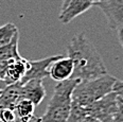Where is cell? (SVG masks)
<instances>
[{"label":"cell","mask_w":123,"mask_h":122,"mask_svg":"<svg viewBox=\"0 0 123 122\" xmlns=\"http://www.w3.org/2000/svg\"><path fill=\"white\" fill-rule=\"evenodd\" d=\"M67 54L74 66L71 79L88 81L107 74L101 54L84 33L72 36L67 46Z\"/></svg>","instance_id":"obj_1"},{"label":"cell","mask_w":123,"mask_h":122,"mask_svg":"<svg viewBox=\"0 0 123 122\" xmlns=\"http://www.w3.org/2000/svg\"><path fill=\"white\" fill-rule=\"evenodd\" d=\"M81 82L78 79L58 82L54 87L45 114L34 117V122H66L72 104V93L75 86Z\"/></svg>","instance_id":"obj_2"},{"label":"cell","mask_w":123,"mask_h":122,"mask_svg":"<svg viewBox=\"0 0 123 122\" xmlns=\"http://www.w3.org/2000/svg\"><path fill=\"white\" fill-rule=\"evenodd\" d=\"M117 79L111 74H104L93 80L81 81L72 93V103L82 107L90 105L112 91Z\"/></svg>","instance_id":"obj_3"},{"label":"cell","mask_w":123,"mask_h":122,"mask_svg":"<svg viewBox=\"0 0 123 122\" xmlns=\"http://www.w3.org/2000/svg\"><path fill=\"white\" fill-rule=\"evenodd\" d=\"M87 115L101 122H114L118 109V96L116 92L104 96L100 100L85 107Z\"/></svg>","instance_id":"obj_4"},{"label":"cell","mask_w":123,"mask_h":122,"mask_svg":"<svg viewBox=\"0 0 123 122\" xmlns=\"http://www.w3.org/2000/svg\"><path fill=\"white\" fill-rule=\"evenodd\" d=\"M96 6L103 12L111 30L123 29V0H102Z\"/></svg>","instance_id":"obj_5"},{"label":"cell","mask_w":123,"mask_h":122,"mask_svg":"<svg viewBox=\"0 0 123 122\" xmlns=\"http://www.w3.org/2000/svg\"><path fill=\"white\" fill-rule=\"evenodd\" d=\"M62 56L63 55H52L40 60L29 61V68L20 84H24L30 80H43L45 78L49 77V68L51 64Z\"/></svg>","instance_id":"obj_6"},{"label":"cell","mask_w":123,"mask_h":122,"mask_svg":"<svg viewBox=\"0 0 123 122\" xmlns=\"http://www.w3.org/2000/svg\"><path fill=\"white\" fill-rule=\"evenodd\" d=\"M93 6L90 0H69L66 4L61 6L58 19L63 24L71 22L75 17L80 16Z\"/></svg>","instance_id":"obj_7"},{"label":"cell","mask_w":123,"mask_h":122,"mask_svg":"<svg viewBox=\"0 0 123 122\" xmlns=\"http://www.w3.org/2000/svg\"><path fill=\"white\" fill-rule=\"evenodd\" d=\"M28 68H29V60L24 58L22 56L17 60L10 61L2 81L6 83V86L20 83L25 78Z\"/></svg>","instance_id":"obj_8"},{"label":"cell","mask_w":123,"mask_h":122,"mask_svg":"<svg viewBox=\"0 0 123 122\" xmlns=\"http://www.w3.org/2000/svg\"><path fill=\"white\" fill-rule=\"evenodd\" d=\"M74 70L73 62L70 57L62 56L51 64L49 68V77L55 82H63L72 78Z\"/></svg>","instance_id":"obj_9"},{"label":"cell","mask_w":123,"mask_h":122,"mask_svg":"<svg viewBox=\"0 0 123 122\" xmlns=\"http://www.w3.org/2000/svg\"><path fill=\"white\" fill-rule=\"evenodd\" d=\"M22 98L30 100L35 106L39 105L46 97V89L43 80H30L21 84Z\"/></svg>","instance_id":"obj_10"},{"label":"cell","mask_w":123,"mask_h":122,"mask_svg":"<svg viewBox=\"0 0 123 122\" xmlns=\"http://www.w3.org/2000/svg\"><path fill=\"white\" fill-rule=\"evenodd\" d=\"M22 86L20 83L7 85L1 92L0 96V109L11 108L14 109L16 104L22 98Z\"/></svg>","instance_id":"obj_11"},{"label":"cell","mask_w":123,"mask_h":122,"mask_svg":"<svg viewBox=\"0 0 123 122\" xmlns=\"http://www.w3.org/2000/svg\"><path fill=\"white\" fill-rule=\"evenodd\" d=\"M36 106L30 100L21 99L16 106L14 107V111L17 116V119L20 122H31L34 119V110Z\"/></svg>","instance_id":"obj_12"},{"label":"cell","mask_w":123,"mask_h":122,"mask_svg":"<svg viewBox=\"0 0 123 122\" xmlns=\"http://www.w3.org/2000/svg\"><path fill=\"white\" fill-rule=\"evenodd\" d=\"M18 38L19 33H17L11 43L0 47V61H12L21 57L18 52Z\"/></svg>","instance_id":"obj_13"},{"label":"cell","mask_w":123,"mask_h":122,"mask_svg":"<svg viewBox=\"0 0 123 122\" xmlns=\"http://www.w3.org/2000/svg\"><path fill=\"white\" fill-rule=\"evenodd\" d=\"M17 33H19L18 29L13 22H6L0 27V47L11 43Z\"/></svg>","instance_id":"obj_14"},{"label":"cell","mask_w":123,"mask_h":122,"mask_svg":"<svg viewBox=\"0 0 123 122\" xmlns=\"http://www.w3.org/2000/svg\"><path fill=\"white\" fill-rule=\"evenodd\" d=\"M88 116L85 107H82L80 105L72 103L71 104V109L69 116L67 118L66 122H83L84 119Z\"/></svg>","instance_id":"obj_15"},{"label":"cell","mask_w":123,"mask_h":122,"mask_svg":"<svg viewBox=\"0 0 123 122\" xmlns=\"http://www.w3.org/2000/svg\"><path fill=\"white\" fill-rule=\"evenodd\" d=\"M17 116L14 109L2 108L0 109V122H17Z\"/></svg>","instance_id":"obj_16"},{"label":"cell","mask_w":123,"mask_h":122,"mask_svg":"<svg viewBox=\"0 0 123 122\" xmlns=\"http://www.w3.org/2000/svg\"><path fill=\"white\" fill-rule=\"evenodd\" d=\"M114 122H123V99L118 97V109Z\"/></svg>","instance_id":"obj_17"},{"label":"cell","mask_w":123,"mask_h":122,"mask_svg":"<svg viewBox=\"0 0 123 122\" xmlns=\"http://www.w3.org/2000/svg\"><path fill=\"white\" fill-rule=\"evenodd\" d=\"M112 91L117 93L118 97L123 99V81L117 80L114 84V88H112Z\"/></svg>","instance_id":"obj_18"},{"label":"cell","mask_w":123,"mask_h":122,"mask_svg":"<svg viewBox=\"0 0 123 122\" xmlns=\"http://www.w3.org/2000/svg\"><path fill=\"white\" fill-rule=\"evenodd\" d=\"M118 38H119V42L123 48V29L118 30Z\"/></svg>","instance_id":"obj_19"},{"label":"cell","mask_w":123,"mask_h":122,"mask_svg":"<svg viewBox=\"0 0 123 122\" xmlns=\"http://www.w3.org/2000/svg\"><path fill=\"white\" fill-rule=\"evenodd\" d=\"M83 122H101V121L97 120L96 118H93V117H91V116H87L86 118L84 119Z\"/></svg>","instance_id":"obj_20"},{"label":"cell","mask_w":123,"mask_h":122,"mask_svg":"<svg viewBox=\"0 0 123 122\" xmlns=\"http://www.w3.org/2000/svg\"><path fill=\"white\" fill-rule=\"evenodd\" d=\"M68 1H69V0H63V3H62V6H63V4H66ZM90 1L92 2V4H93V6H96L97 3H99V2L102 1V0H90Z\"/></svg>","instance_id":"obj_21"},{"label":"cell","mask_w":123,"mask_h":122,"mask_svg":"<svg viewBox=\"0 0 123 122\" xmlns=\"http://www.w3.org/2000/svg\"><path fill=\"white\" fill-rule=\"evenodd\" d=\"M6 87V83L3 82V81L0 79V89H4V88Z\"/></svg>","instance_id":"obj_22"},{"label":"cell","mask_w":123,"mask_h":122,"mask_svg":"<svg viewBox=\"0 0 123 122\" xmlns=\"http://www.w3.org/2000/svg\"><path fill=\"white\" fill-rule=\"evenodd\" d=\"M2 90H3V89H0V96H1V92H2Z\"/></svg>","instance_id":"obj_23"},{"label":"cell","mask_w":123,"mask_h":122,"mask_svg":"<svg viewBox=\"0 0 123 122\" xmlns=\"http://www.w3.org/2000/svg\"><path fill=\"white\" fill-rule=\"evenodd\" d=\"M17 122H20V121H19V120H18V121H17Z\"/></svg>","instance_id":"obj_24"}]
</instances>
